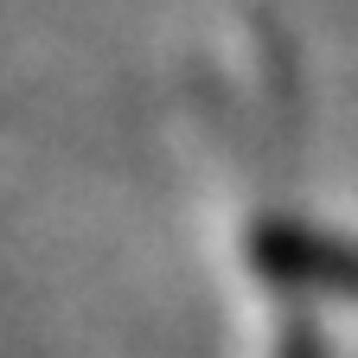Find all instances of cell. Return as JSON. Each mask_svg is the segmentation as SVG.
Masks as SVG:
<instances>
[{
	"label": "cell",
	"instance_id": "cell-1",
	"mask_svg": "<svg viewBox=\"0 0 358 358\" xmlns=\"http://www.w3.org/2000/svg\"><path fill=\"white\" fill-rule=\"evenodd\" d=\"M256 268L294 294H339L358 301V243L307 224H262L256 231Z\"/></svg>",
	"mask_w": 358,
	"mask_h": 358
},
{
	"label": "cell",
	"instance_id": "cell-2",
	"mask_svg": "<svg viewBox=\"0 0 358 358\" xmlns=\"http://www.w3.org/2000/svg\"><path fill=\"white\" fill-rule=\"evenodd\" d=\"M282 358H320V339H313V333L294 320V327L282 333Z\"/></svg>",
	"mask_w": 358,
	"mask_h": 358
}]
</instances>
